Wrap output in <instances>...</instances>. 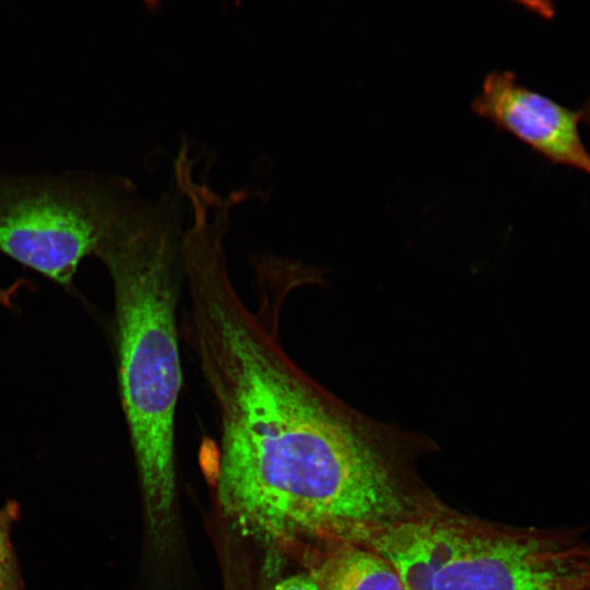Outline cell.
Returning <instances> with one entry per match:
<instances>
[{"instance_id": "4", "label": "cell", "mask_w": 590, "mask_h": 590, "mask_svg": "<svg viewBox=\"0 0 590 590\" xmlns=\"http://www.w3.org/2000/svg\"><path fill=\"white\" fill-rule=\"evenodd\" d=\"M139 199L116 176L0 173V252L69 290Z\"/></svg>"}, {"instance_id": "2", "label": "cell", "mask_w": 590, "mask_h": 590, "mask_svg": "<svg viewBox=\"0 0 590 590\" xmlns=\"http://www.w3.org/2000/svg\"><path fill=\"white\" fill-rule=\"evenodd\" d=\"M181 236L175 208L156 203L135 214L97 256L113 284L120 403L156 539L173 518L176 489Z\"/></svg>"}, {"instance_id": "7", "label": "cell", "mask_w": 590, "mask_h": 590, "mask_svg": "<svg viewBox=\"0 0 590 590\" xmlns=\"http://www.w3.org/2000/svg\"><path fill=\"white\" fill-rule=\"evenodd\" d=\"M20 517V506L8 499L0 507V590H24L20 562L14 548L11 532Z\"/></svg>"}, {"instance_id": "6", "label": "cell", "mask_w": 590, "mask_h": 590, "mask_svg": "<svg viewBox=\"0 0 590 590\" xmlns=\"http://www.w3.org/2000/svg\"><path fill=\"white\" fill-rule=\"evenodd\" d=\"M306 553L320 590H405L392 564L368 546L332 541Z\"/></svg>"}, {"instance_id": "5", "label": "cell", "mask_w": 590, "mask_h": 590, "mask_svg": "<svg viewBox=\"0 0 590 590\" xmlns=\"http://www.w3.org/2000/svg\"><path fill=\"white\" fill-rule=\"evenodd\" d=\"M472 109L546 160L590 176V152L579 129L586 113L520 84L510 71L489 72Z\"/></svg>"}, {"instance_id": "1", "label": "cell", "mask_w": 590, "mask_h": 590, "mask_svg": "<svg viewBox=\"0 0 590 590\" xmlns=\"http://www.w3.org/2000/svg\"><path fill=\"white\" fill-rule=\"evenodd\" d=\"M196 356L219 412L220 505L243 533L308 551L438 502L416 468L437 445L319 385L284 350L276 319L232 321Z\"/></svg>"}, {"instance_id": "3", "label": "cell", "mask_w": 590, "mask_h": 590, "mask_svg": "<svg viewBox=\"0 0 590 590\" xmlns=\"http://www.w3.org/2000/svg\"><path fill=\"white\" fill-rule=\"evenodd\" d=\"M577 528L516 527L440 502L353 540L387 558L405 590H564Z\"/></svg>"}, {"instance_id": "8", "label": "cell", "mask_w": 590, "mask_h": 590, "mask_svg": "<svg viewBox=\"0 0 590 590\" xmlns=\"http://www.w3.org/2000/svg\"><path fill=\"white\" fill-rule=\"evenodd\" d=\"M564 590H590V542L582 535L568 550Z\"/></svg>"}, {"instance_id": "9", "label": "cell", "mask_w": 590, "mask_h": 590, "mask_svg": "<svg viewBox=\"0 0 590 590\" xmlns=\"http://www.w3.org/2000/svg\"><path fill=\"white\" fill-rule=\"evenodd\" d=\"M269 590H320L310 573H298L276 581Z\"/></svg>"}]
</instances>
